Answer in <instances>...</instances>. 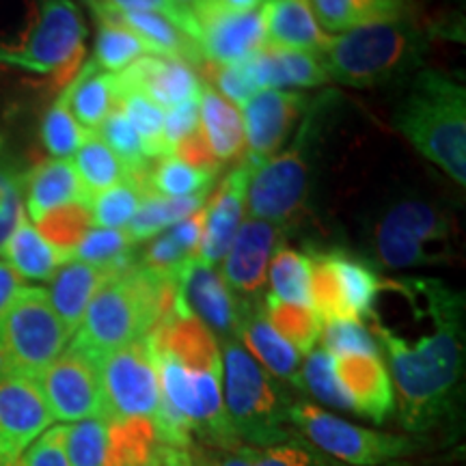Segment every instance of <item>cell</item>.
<instances>
[{
  "label": "cell",
  "instance_id": "cell-19",
  "mask_svg": "<svg viewBox=\"0 0 466 466\" xmlns=\"http://www.w3.org/2000/svg\"><path fill=\"white\" fill-rule=\"evenodd\" d=\"M248 177L250 165L244 160L227 175L218 184L217 192L206 201V229H203L201 247L197 253L199 264L214 268L225 259L227 250L242 225Z\"/></svg>",
  "mask_w": 466,
  "mask_h": 466
},
{
  "label": "cell",
  "instance_id": "cell-47",
  "mask_svg": "<svg viewBox=\"0 0 466 466\" xmlns=\"http://www.w3.org/2000/svg\"><path fill=\"white\" fill-rule=\"evenodd\" d=\"M324 350L333 357H346V354H371L380 357V348L363 322L354 319H339V322L322 324Z\"/></svg>",
  "mask_w": 466,
  "mask_h": 466
},
{
  "label": "cell",
  "instance_id": "cell-14",
  "mask_svg": "<svg viewBox=\"0 0 466 466\" xmlns=\"http://www.w3.org/2000/svg\"><path fill=\"white\" fill-rule=\"evenodd\" d=\"M307 106V96L279 89H261L242 104L240 115L247 132V162L250 167L270 160L281 149Z\"/></svg>",
  "mask_w": 466,
  "mask_h": 466
},
{
  "label": "cell",
  "instance_id": "cell-36",
  "mask_svg": "<svg viewBox=\"0 0 466 466\" xmlns=\"http://www.w3.org/2000/svg\"><path fill=\"white\" fill-rule=\"evenodd\" d=\"M330 253H333L343 299H346L354 319L365 324L371 316V309H374L378 289H380V277H378L371 264H367L365 259L354 258L348 250L333 248Z\"/></svg>",
  "mask_w": 466,
  "mask_h": 466
},
{
  "label": "cell",
  "instance_id": "cell-45",
  "mask_svg": "<svg viewBox=\"0 0 466 466\" xmlns=\"http://www.w3.org/2000/svg\"><path fill=\"white\" fill-rule=\"evenodd\" d=\"M195 72L201 74L203 80L209 83L208 86L220 93L225 100H229L231 104H240V106L259 91L253 74H250L248 58L242 63H233V66H217V63L203 61Z\"/></svg>",
  "mask_w": 466,
  "mask_h": 466
},
{
  "label": "cell",
  "instance_id": "cell-51",
  "mask_svg": "<svg viewBox=\"0 0 466 466\" xmlns=\"http://www.w3.org/2000/svg\"><path fill=\"white\" fill-rule=\"evenodd\" d=\"M250 466H316L311 453L294 442L250 447Z\"/></svg>",
  "mask_w": 466,
  "mask_h": 466
},
{
  "label": "cell",
  "instance_id": "cell-52",
  "mask_svg": "<svg viewBox=\"0 0 466 466\" xmlns=\"http://www.w3.org/2000/svg\"><path fill=\"white\" fill-rule=\"evenodd\" d=\"M197 130H199V97L177 104L165 113V137L171 154L175 145Z\"/></svg>",
  "mask_w": 466,
  "mask_h": 466
},
{
  "label": "cell",
  "instance_id": "cell-53",
  "mask_svg": "<svg viewBox=\"0 0 466 466\" xmlns=\"http://www.w3.org/2000/svg\"><path fill=\"white\" fill-rule=\"evenodd\" d=\"M171 156H175L177 160H182L184 165H188L192 168H199V171L214 173V175L220 171V167H223L217 160V156L212 154V149H209L208 141L203 138L201 130L192 132L190 137L182 138V141L173 147Z\"/></svg>",
  "mask_w": 466,
  "mask_h": 466
},
{
  "label": "cell",
  "instance_id": "cell-4",
  "mask_svg": "<svg viewBox=\"0 0 466 466\" xmlns=\"http://www.w3.org/2000/svg\"><path fill=\"white\" fill-rule=\"evenodd\" d=\"M428 33L412 17L352 28L333 37L324 67L333 80L357 89H374L404 78L423 63Z\"/></svg>",
  "mask_w": 466,
  "mask_h": 466
},
{
  "label": "cell",
  "instance_id": "cell-48",
  "mask_svg": "<svg viewBox=\"0 0 466 466\" xmlns=\"http://www.w3.org/2000/svg\"><path fill=\"white\" fill-rule=\"evenodd\" d=\"M22 190H20V177L11 175L7 168L0 167V248H3L5 240L9 233L14 231L25 208H22Z\"/></svg>",
  "mask_w": 466,
  "mask_h": 466
},
{
  "label": "cell",
  "instance_id": "cell-30",
  "mask_svg": "<svg viewBox=\"0 0 466 466\" xmlns=\"http://www.w3.org/2000/svg\"><path fill=\"white\" fill-rule=\"evenodd\" d=\"M69 110L85 130L96 132L116 106L115 78L91 61L83 63L76 78L63 89Z\"/></svg>",
  "mask_w": 466,
  "mask_h": 466
},
{
  "label": "cell",
  "instance_id": "cell-24",
  "mask_svg": "<svg viewBox=\"0 0 466 466\" xmlns=\"http://www.w3.org/2000/svg\"><path fill=\"white\" fill-rule=\"evenodd\" d=\"M110 277H113V272L106 270V268L69 259L50 279V288L46 289V294H48L52 309L61 318V322L66 324L69 335L76 333V329L83 322L91 299Z\"/></svg>",
  "mask_w": 466,
  "mask_h": 466
},
{
  "label": "cell",
  "instance_id": "cell-40",
  "mask_svg": "<svg viewBox=\"0 0 466 466\" xmlns=\"http://www.w3.org/2000/svg\"><path fill=\"white\" fill-rule=\"evenodd\" d=\"M63 450L69 466H108L106 419L63 425Z\"/></svg>",
  "mask_w": 466,
  "mask_h": 466
},
{
  "label": "cell",
  "instance_id": "cell-43",
  "mask_svg": "<svg viewBox=\"0 0 466 466\" xmlns=\"http://www.w3.org/2000/svg\"><path fill=\"white\" fill-rule=\"evenodd\" d=\"M86 134H89V130H85L78 124V119L72 115V110H69L66 97L61 93L48 113H46L42 124V141L46 149H48V154L52 158L67 160L83 145Z\"/></svg>",
  "mask_w": 466,
  "mask_h": 466
},
{
  "label": "cell",
  "instance_id": "cell-13",
  "mask_svg": "<svg viewBox=\"0 0 466 466\" xmlns=\"http://www.w3.org/2000/svg\"><path fill=\"white\" fill-rule=\"evenodd\" d=\"M52 419L33 378L0 380V466L22 462V456L50 428Z\"/></svg>",
  "mask_w": 466,
  "mask_h": 466
},
{
  "label": "cell",
  "instance_id": "cell-39",
  "mask_svg": "<svg viewBox=\"0 0 466 466\" xmlns=\"http://www.w3.org/2000/svg\"><path fill=\"white\" fill-rule=\"evenodd\" d=\"M100 28H97L96 52H93V63L108 74H116L134 61L145 56L143 44L132 31L121 25L113 15H97Z\"/></svg>",
  "mask_w": 466,
  "mask_h": 466
},
{
  "label": "cell",
  "instance_id": "cell-26",
  "mask_svg": "<svg viewBox=\"0 0 466 466\" xmlns=\"http://www.w3.org/2000/svg\"><path fill=\"white\" fill-rule=\"evenodd\" d=\"M318 25L330 33L398 22L415 15L412 0H309Z\"/></svg>",
  "mask_w": 466,
  "mask_h": 466
},
{
  "label": "cell",
  "instance_id": "cell-1",
  "mask_svg": "<svg viewBox=\"0 0 466 466\" xmlns=\"http://www.w3.org/2000/svg\"><path fill=\"white\" fill-rule=\"evenodd\" d=\"M367 322L389 359L400 423L436 430L456 412L464 370V296L439 279H380Z\"/></svg>",
  "mask_w": 466,
  "mask_h": 466
},
{
  "label": "cell",
  "instance_id": "cell-7",
  "mask_svg": "<svg viewBox=\"0 0 466 466\" xmlns=\"http://www.w3.org/2000/svg\"><path fill=\"white\" fill-rule=\"evenodd\" d=\"M451 220L430 201H401L374 227V261L387 270L445 264L450 259Z\"/></svg>",
  "mask_w": 466,
  "mask_h": 466
},
{
  "label": "cell",
  "instance_id": "cell-34",
  "mask_svg": "<svg viewBox=\"0 0 466 466\" xmlns=\"http://www.w3.org/2000/svg\"><path fill=\"white\" fill-rule=\"evenodd\" d=\"M264 316L272 329L289 343L299 354H309L316 350V343L322 337V319L311 307L289 305L266 294L261 299Z\"/></svg>",
  "mask_w": 466,
  "mask_h": 466
},
{
  "label": "cell",
  "instance_id": "cell-16",
  "mask_svg": "<svg viewBox=\"0 0 466 466\" xmlns=\"http://www.w3.org/2000/svg\"><path fill=\"white\" fill-rule=\"evenodd\" d=\"M115 96L134 91L141 93L160 108H173L177 104L201 96L203 83L199 74L188 63L177 58L145 55L121 72L113 74Z\"/></svg>",
  "mask_w": 466,
  "mask_h": 466
},
{
  "label": "cell",
  "instance_id": "cell-11",
  "mask_svg": "<svg viewBox=\"0 0 466 466\" xmlns=\"http://www.w3.org/2000/svg\"><path fill=\"white\" fill-rule=\"evenodd\" d=\"M307 130H300L299 141L289 151L272 156L270 160L250 167L247 199L253 218L283 227L300 218L307 203L309 165L305 158Z\"/></svg>",
  "mask_w": 466,
  "mask_h": 466
},
{
  "label": "cell",
  "instance_id": "cell-29",
  "mask_svg": "<svg viewBox=\"0 0 466 466\" xmlns=\"http://www.w3.org/2000/svg\"><path fill=\"white\" fill-rule=\"evenodd\" d=\"M97 15H113L124 25L127 31H132L147 50V55L177 58V61L188 63L192 69H197L203 63L199 44L188 37L184 31H179L171 20L154 11H132V14H97ZM96 15V17H97Z\"/></svg>",
  "mask_w": 466,
  "mask_h": 466
},
{
  "label": "cell",
  "instance_id": "cell-57",
  "mask_svg": "<svg viewBox=\"0 0 466 466\" xmlns=\"http://www.w3.org/2000/svg\"><path fill=\"white\" fill-rule=\"evenodd\" d=\"M168 3L175 5V7H177V9H182V11H186V14L192 15V9H195L197 0H168ZM192 17H195V15H192Z\"/></svg>",
  "mask_w": 466,
  "mask_h": 466
},
{
  "label": "cell",
  "instance_id": "cell-2",
  "mask_svg": "<svg viewBox=\"0 0 466 466\" xmlns=\"http://www.w3.org/2000/svg\"><path fill=\"white\" fill-rule=\"evenodd\" d=\"M184 305L179 279L137 266L113 275L96 291L69 348L97 363L127 343L147 337Z\"/></svg>",
  "mask_w": 466,
  "mask_h": 466
},
{
  "label": "cell",
  "instance_id": "cell-46",
  "mask_svg": "<svg viewBox=\"0 0 466 466\" xmlns=\"http://www.w3.org/2000/svg\"><path fill=\"white\" fill-rule=\"evenodd\" d=\"M96 134L115 151V156L124 162L127 171H134V168L149 162L143 154L141 138H138L137 130H134L127 116L124 115V110L119 106L110 110V115L102 121V126L97 127Z\"/></svg>",
  "mask_w": 466,
  "mask_h": 466
},
{
  "label": "cell",
  "instance_id": "cell-9",
  "mask_svg": "<svg viewBox=\"0 0 466 466\" xmlns=\"http://www.w3.org/2000/svg\"><path fill=\"white\" fill-rule=\"evenodd\" d=\"M288 419L318 450L352 466H380L410 456L419 447V441L410 436L365 430L309 401H294Z\"/></svg>",
  "mask_w": 466,
  "mask_h": 466
},
{
  "label": "cell",
  "instance_id": "cell-15",
  "mask_svg": "<svg viewBox=\"0 0 466 466\" xmlns=\"http://www.w3.org/2000/svg\"><path fill=\"white\" fill-rule=\"evenodd\" d=\"M285 229L259 218L244 220L223 259V281L238 299H258L266 285V266L281 247Z\"/></svg>",
  "mask_w": 466,
  "mask_h": 466
},
{
  "label": "cell",
  "instance_id": "cell-56",
  "mask_svg": "<svg viewBox=\"0 0 466 466\" xmlns=\"http://www.w3.org/2000/svg\"><path fill=\"white\" fill-rule=\"evenodd\" d=\"M149 466H195V464H192V460L186 450H175V447L160 445Z\"/></svg>",
  "mask_w": 466,
  "mask_h": 466
},
{
  "label": "cell",
  "instance_id": "cell-21",
  "mask_svg": "<svg viewBox=\"0 0 466 466\" xmlns=\"http://www.w3.org/2000/svg\"><path fill=\"white\" fill-rule=\"evenodd\" d=\"M238 341L277 380L302 389L300 354L272 329L264 316L261 300H244L240 326H238Z\"/></svg>",
  "mask_w": 466,
  "mask_h": 466
},
{
  "label": "cell",
  "instance_id": "cell-59",
  "mask_svg": "<svg viewBox=\"0 0 466 466\" xmlns=\"http://www.w3.org/2000/svg\"><path fill=\"white\" fill-rule=\"evenodd\" d=\"M14 466H25V464H22V462H17V464H14Z\"/></svg>",
  "mask_w": 466,
  "mask_h": 466
},
{
  "label": "cell",
  "instance_id": "cell-25",
  "mask_svg": "<svg viewBox=\"0 0 466 466\" xmlns=\"http://www.w3.org/2000/svg\"><path fill=\"white\" fill-rule=\"evenodd\" d=\"M250 74L261 89H281V86H322L330 83L324 61L311 52L261 48L248 58Z\"/></svg>",
  "mask_w": 466,
  "mask_h": 466
},
{
  "label": "cell",
  "instance_id": "cell-27",
  "mask_svg": "<svg viewBox=\"0 0 466 466\" xmlns=\"http://www.w3.org/2000/svg\"><path fill=\"white\" fill-rule=\"evenodd\" d=\"M199 108L201 134L220 165L247 160V132H244L242 115L236 104L225 100L212 86L203 85Z\"/></svg>",
  "mask_w": 466,
  "mask_h": 466
},
{
  "label": "cell",
  "instance_id": "cell-31",
  "mask_svg": "<svg viewBox=\"0 0 466 466\" xmlns=\"http://www.w3.org/2000/svg\"><path fill=\"white\" fill-rule=\"evenodd\" d=\"M147 168L149 162L127 173L124 182L113 186V188L89 197L86 206H89L93 227L124 229L130 223L134 214L141 208V203L151 197L147 188Z\"/></svg>",
  "mask_w": 466,
  "mask_h": 466
},
{
  "label": "cell",
  "instance_id": "cell-42",
  "mask_svg": "<svg viewBox=\"0 0 466 466\" xmlns=\"http://www.w3.org/2000/svg\"><path fill=\"white\" fill-rule=\"evenodd\" d=\"M35 227L52 247L72 259L74 248L93 227V218L86 203H69V206L52 209L44 218H39Z\"/></svg>",
  "mask_w": 466,
  "mask_h": 466
},
{
  "label": "cell",
  "instance_id": "cell-12",
  "mask_svg": "<svg viewBox=\"0 0 466 466\" xmlns=\"http://www.w3.org/2000/svg\"><path fill=\"white\" fill-rule=\"evenodd\" d=\"M35 382L55 421L108 419L97 363L78 350L67 348Z\"/></svg>",
  "mask_w": 466,
  "mask_h": 466
},
{
  "label": "cell",
  "instance_id": "cell-10",
  "mask_svg": "<svg viewBox=\"0 0 466 466\" xmlns=\"http://www.w3.org/2000/svg\"><path fill=\"white\" fill-rule=\"evenodd\" d=\"M108 419H154L160 406V382L149 335L97 360Z\"/></svg>",
  "mask_w": 466,
  "mask_h": 466
},
{
  "label": "cell",
  "instance_id": "cell-22",
  "mask_svg": "<svg viewBox=\"0 0 466 466\" xmlns=\"http://www.w3.org/2000/svg\"><path fill=\"white\" fill-rule=\"evenodd\" d=\"M261 15L264 48L311 52L319 56L333 42V37L318 25L309 0H266Z\"/></svg>",
  "mask_w": 466,
  "mask_h": 466
},
{
  "label": "cell",
  "instance_id": "cell-17",
  "mask_svg": "<svg viewBox=\"0 0 466 466\" xmlns=\"http://www.w3.org/2000/svg\"><path fill=\"white\" fill-rule=\"evenodd\" d=\"M199 26L203 61L217 66L242 63L264 48V15L255 11H199L195 14Z\"/></svg>",
  "mask_w": 466,
  "mask_h": 466
},
{
  "label": "cell",
  "instance_id": "cell-23",
  "mask_svg": "<svg viewBox=\"0 0 466 466\" xmlns=\"http://www.w3.org/2000/svg\"><path fill=\"white\" fill-rule=\"evenodd\" d=\"M20 190L26 199L31 223H37L56 208L89 201L69 158H50L35 165L20 177Z\"/></svg>",
  "mask_w": 466,
  "mask_h": 466
},
{
  "label": "cell",
  "instance_id": "cell-6",
  "mask_svg": "<svg viewBox=\"0 0 466 466\" xmlns=\"http://www.w3.org/2000/svg\"><path fill=\"white\" fill-rule=\"evenodd\" d=\"M85 39L86 26L74 0H37L22 42L0 46V66L52 76V85L66 89L83 67Z\"/></svg>",
  "mask_w": 466,
  "mask_h": 466
},
{
  "label": "cell",
  "instance_id": "cell-33",
  "mask_svg": "<svg viewBox=\"0 0 466 466\" xmlns=\"http://www.w3.org/2000/svg\"><path fill=\"white\" fill-rule=\"evenodd\" d=\"M208 195L209 192H199V195L175 197V199H171V197L151 195L141 203L138 212L134 214L124 229L137 244L149 240L156 233L168 229V227L179 223V220L188 218L197 209H201L206 206Z\"/></svg>",
  "mask_w": 466,
  "mask_h": 466
},
{
  "label": "cell",
  "instance_id": "cell-55",
  "mask_svg": "<svg viewBox=\"0 0 466 466\" xmlns=\"http://www.w3.org/2000/svg\"><path fill=\"white\" fill-rule=\"evenodd\" d=\"M266 0H197L192 15L199 11H255L264 7Z\"/></svg>",
  "mask_w": 466,
  "mask_h": 466
},
{
  "label": "cell",
  "instance_id": "cell-50",
  "mask_svg": "<svg viewBox=\"0 0 466 466\" xmlns=\"http://www.w3.org/2000/svg\"><path fill=\"white\" fill-rule=\"evenodd\" d=\"M188 456L195 466H250V445H203L192 442L188 447Z\"/></svg>",
  "mask_w": 466,
  "mask_h": 466
},
{
  "label": "cell",
  "instance_id": "cell-5",
  "mask_svg": "<svg viewBox=\"0 0 466 466\" xmlns=\"http://www.w3.org/2000/svg\"><path fill=\"white\" fill-rule=\"evenodd\" d=\"M223 400L233 434L250 447L288 442L291 401L281 384L244 350L238 339L223 341Z\"/></svg>",
  "mask_w": 466,
  "mask_h": 466
},
{
  "label": "cell",
  "instance_id": "cell-32",
  "mask_svg": "<svg viewBox=\"0 0 466 466\" xmlns=\"http://www.w3.org/2000/svg\"><path fill=\"white\" fill-rule=\"evenodd\" d=\"M108 466H149L160 441L147 417L106 419Z\"/></svg>",
  "mask_w": 466,
  "mask_h": 466
},
{
  "label": "cell",
  "instance_id": "cell-8",
  "mask_svg": "<svg viewBox=\"0 0 466 466\" xmlns=\"http://www.w3.org/2000/svg\"><path fill=\"white\" fill-rule=\"evenodd\" d=\"M72 339L42 288H22L0 319V346L14 378H37Z\"/></svg>",
  "mask_w": 466,
  "mask_h": 466
},
{
  "label": "cell",
  "instance_id": "cell-58",
  "mask_svg": "<svg viewBox=\"0 0 466 466\" xmlns=\"http://www.w3.org/2000/svg\"><path fill=\"white\" fill-rule=\"evenodd\" d=\"M83 3L91 9V14H96V11H97V0H83Z\"/></svg>",
  "mask_w": 466,
  "mask_h": 466
},
{
  "label": "cell",
  "instance_id": "cell-3",
  "mask_svg": "<svg viewBox=\"0 0 466 466\" xmlns=\"http://www.w3.org/2000/svg\"><path fill=\"white\" fill-rule=\"evenodd\" d=\"M393 124L419 154L466 184V91L458 80L421 69L395 108Z\"/></svg>",
  "mask_w": 466,
  "mask_h": 466
},
{
  "label": "cell",
  "instance_id": "cell-44",
  "mask_svg": "<svg viewBox=\"0 0 466 466\" xmlns=\"http://www.w3.org/2000/svg\"><path fill=\"white\" fill-rule=\"evenodd\" d=\"M300 387L330 408L352 410L348 395L343 393L339 380L333 370V357L324 348L309 352L300 370Z\"/></svg>",
  "mask_w": 466,
  "mask_h": 466
},
{
  "label": "cell",
  "instance_id": "cell-41",
  "mask_svg": "<svg viewBox=\"0 0 466 466\" xmlns=\"http://www.w3.org/2000/svg\"><path fill=\"white\" fill-rule=\"evenodd\" d=\"M270 294L289 305L311 307L309 299V258L289 247H279L270 266Z\"/></svg>",
  "mask_w": 466,
  "mask_h": 466
},
{
  "label": "cell",
  "instance_id": "cell-49",
  "mask_svg": "<svg viewBox=\"0 0 466 466\" xmlns=\"http://www.w3.org/2000/svg\"><path fill=\"white\" fill-rule=\"evenodd\" d=\"M25 466H69L63 450V425H50L22 456Z\"/></svg>",
  "mask_w": 466,
  "mask_h": 466
},
{
  "label": "cell",
  "instance_id": "cell-38",
  "mask_svg": "<svg viewBox=\"0 0 466 466\" xmlns=\"http://www.w3.org/2000/svg\"><path fill=\"white\" fill-rule=\"evenodd\" d=\"M214 179H217L214 173L192 168L175 158V156H162V158L156 160V165L149 162L147 168V188L151 195L171 197V199L209 192Z\"/></svg>",
  "mask_w": 466,
  "mask_h": 466
},
{
  "label": "cell",
  "instance_id": "cell-37",
  "mask_svg": "<svg viewBox=\"0 0 466 466\" xmlns=\"http://www.w3.org/2000/svg\"><path fill=\"white\" fill-rule=\"evenodd\" d=\"M116 106L124 110L127 121L141 138L145 158L158 160L162 156H171V147L165 137V110L134 91L116 96Z\"/></svg>",
  "mask_w": 466,
  "mask_h": 466
},
{
  "label": "cell",
  "instance_id": "cell-35",
  "mask_svg": "<svg viewBox=\"0 0 466 466\" xmlns=\"http://www.w3.org/2000/svg\"><path fill=\"white\" fill-rule=\"evenodd\" d=\"M72 165L78 173L86 197L113 188V186L124 182L127 173H130L124 162L116 158L115 151L96 132L86 134L83 145L76 149Z\"/></svg>",
  "mask_w": 466,
  "mask_h": 466
},
{
  "label": "cell",
  "instance_id": "cell-28",
  "mask_svg": "<svg viewBox=\"0 0 466 466\" xmlns=\"http://www.w3.org/2000/svg\"><path fill=\"white\" fill-rule=\"evenodd\" d=\"M0 255L17 277L28 281H50L58 268L69 261L37 231V227L26 218V212L5 240Z\"/></svg>",
  "mask_w": 466,
  "mask_h": 466
},
{
  "label": "cell",
  "instance_id": "cell-20",
  "mask_svg": "<svg viewBox=\"0 0 466 466\" xmlns=\"http://www.w3.org/2000/svg\"><path fill=\"white\" fill-rule=\"evenodd\" d=\"M333 370L354 412L374 423H382L391 415L395 391L387 365L380 357L371 354L333 357Z\"/></svg>",
  "mask_w": 466,
  "mask_h": 466
},
{
  "label": "cell",
  "instance_id": "cell-54",
  "mask_svg": "<svg viewBox=\"0 0 466 466\" xmlns=\"http://www.w3.org/2000/svg\"><path fill=\"white\" fill-rule=\"evenodd\" d=\"M22 288H25V285H22V279L17 277L3 259H0V319H3L5 313H7L9 305L14 302L15 294Z\"/></svg>",
  "mask_w": 466,
  "mask_h": 466
},
{
  "label": "cell",
  "instance_id": "cell-18",
  "mask_svg": "<svg viewBox=\"0 0 466 466\" xmlns=\"http://www.w3.org/2000/svg\"><path fill=\"white\" fill-rule=\"evenodd\" d=\"M179 291L197 319L223 341L238 339L244 300L238 299L214 268L190 261L179 277Z\"/></svg>",
  "mask_w": 466,
  "mask_h": 466
}]
</instances>
